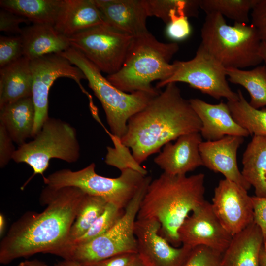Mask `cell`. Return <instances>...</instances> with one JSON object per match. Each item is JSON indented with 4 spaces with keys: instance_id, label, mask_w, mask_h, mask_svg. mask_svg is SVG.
Returning <instances> with one entry per match:
<instances>
[{
    "instance_id": "obj_27",
    "label": "cell",
    "mask_w": 266,
    "mask_h": 266,
    "mask_svg": "<svg viewBox=\"0 0 266 266\" xmlns=\"http://www.w3.org/2000/svg\"><path fill=\"white\" fill-rule=\"evenodd\" d=\"M228 80L243 87L250 96V105L255 109L266 107V65L251 70L227 68Z\"/></svg>"
},
{
    "instance_id": "obj_25",
    "label": "cell",
    "mask_w": 266,
    "mask_h": 266,
    "mask_svg": "<svg viewBox=\"0 0 266 266\" xmlns=\"http://www.w3.org/2000/svg\"><path fill=\"white\" fill-rule=\"evenodd\" d=\"M241 171L254 188L255 196L266 197V135H253L243 154Z\"/></svg>"
},
{
    "instance_id": "obj_5",
    "label": "cell",
    "mask_w": 266,
    "mask_h": 266,
    "mask_svg": "<svg viewBox=\"0 0 266 266\" xmlns=\"http://www.w3.org/2000/svg\"><path fill=\"white\" fill-rule=\"evenodd\" d=\"M200 44L225 67L243 69L259 66L262 40L252 24L228 25L218 13L206 14Z\"/></svg>"
},
{
    "instance_id": "obj_11",
    "label": "cell",
    "mask_w": 266,
    "mask_h": 266,
    "mask_svg": "<svg viewBox=\"0 0 266 266\" xmlns=\"http://www.w3.org/2000/svg\"><path fill=\"white\" fill-rule=\"evenodd\" d=\"M133 38L104 23L83 31L69 39L71 47L80 51L101 72L109 75L120 69Z\"/></svg>"
},
{
    "instance_id": "obj_6",
    "label": "cell",
    "mask_w": 266,
    "mask_h": 266,
    "mask_svg": "<svg viewBox=\"0 0 266 266\" xmlns=\"http://www.w3.org/2000/svg\"><path fill=\"white\" fill-rule=\"evenodd\" d=\"M60 54L82 71L89 87L102 105L111 132L109 134L118 140L125 134L130 118L159 94L123 92L104 77L101 71L78 50L71 46Z\"/></svg>"
},
{
    "instance_id": "obj_36",
    "label": "cell",
    "mask_w": 266,
    "mask_h": 266,
    "mask_svg": "<svg viewBox=\"0 0 266 266\" xmlns=\"http://www.w3.org/2000/svg\"><path fill=\"white\" fill-rule=\"evenodd\" d=\"M188 18L185 16L180 17L166 24V33L168 38L174 42L188 38L191 32Z\"/></svg>"
},
{
    "instance_id": "obj_14",
    "label": "cell",
    "mask_w": 266,
    "mask_h": 266,
    "mask_svg": "<svg viewBox=\"0 0 266 266\" xmlns=\"http://www.w3.org/2000/svg\"><path fill=\"white\" fill-rule=\"evenodd\" d=\"M178 236L181 245L191 248L203 245L222 254L233 238L207 200L186 218L178 230Z\"/></svg>"
},
{
    "instance_id": "obj_46",
    "label": "cell",
    "mask_w": 266,
    "mask_h": 266,
    "mask_svg": "<svg viewBox=\"0 0 266 266\" xmlns=\"http://www.w3.org/2000/svg\"><path fill=\"white\" fill-rule=\"evenodd\" d=\"M260 266H266V253L263 249V246L260 254Z\"/></svg>"
},
{
    "instance_id": "obj_17",
    "label": "cell",
    "mask_w": 266,
    "mask_h": 266,
    "mask_svg": "<svg viewBox=\"0 0 266 266\" xmlns=\"http://www.w3.org/2000/svg\"><path fill=\"white\" fill-rule=\"evenodd\" d=\"M202 141L200 132L183 135L174 144L168 142L165 145L154 161L166 173L186 175L203 166L199 149Z\"/></svg>"
},
{
    "instance_id": "obj_26",
    "label": "cell",
    "mask_w": 266,
    "mask_h": 266,
    "mask_svg": "<svg viewBox=\"0 0 266 266\" xmlns=\"http://www.w3.org/2000/svg\"><path fill=\"white\" fill-rule=\"evenodd\" d=\"M62 2L63 0H1L0 6L33 24L54 26Z\"/></svg>"
},
{
    "instance_id": "obj_24",
    "label": "cell",
    "mask_w": 266,
    "mask_h": 266,
    "mask_svg": "<svg viewBox=\"0 0 266 266\" xmlns=\"http://www.w3.org/2000/svg\"><path fill=\"white\" fill-rule=\"evenodd\" d=\"M32 87L31 61L26 57L0 68V107L32 96Z\"/></svg>"
},
{
    "instance_id": "obj_22",
    "label": "cell",
    "mask_w": 266,
    "mask_h": 266,
    "mask_svg": "<svg viewBox=\"0 0 266 266\" xmlns=\"http://www.w3.org/2000/svg\"><path fill=\"white\" fill-rule=\"evenodd\" d=\"M262 233L254 222L233 236L222 254L225 266H260V254L264 243Z\"/></svg>"
},
{
    "instance_id": "obj_28",
    "label": "cell",
    "mask_w": 266,
    "mask_h": 266,
    "mask_svg": "<svg viewBox=\"0 0 266 266\" xmlns=\"http://www.w3.org/2000/svg\"><path fill=\"white\" fill-rule=\"evenodd\" d=\"M237 92L238 100L227 102L234 120L252 136L266 135V108L252 107L242 91L238 89Z\"/></svg>"
},
{
    "instance_id": "obj_9",
    "label": "cell",
    "mask_w": 266,
    "mask_h": 266,
    "mask_svg": "<svg viewBox=\"0 0 266 266\" xmlns=\"http://www.w3.org/2000/svg\"><path fill=\"white\" fill-rule=\"evenodd\" d=\"M121 171L116 178L104 177L96 172L95 164L92 163L77 171L69 169L56 171L43 176V179L50 187H75L87 194L102 197L108 202L125 208L146 175L132 168Z\"/></svg>"
},
{
    "instance_id": "obj_8",
    "label": "cell",
    "mask_w": 266,
    "mask_h": 266,
    "mask_svg": "<svg viewBox=\"0 0 266 266\" xmlns=\"http://www.w3.org/2000/svg\"><path fill=\"white\" fill-rule=\"evenodd\" d=\"M33 138V140L19 146L12 157L16 163L28 165L33 171L22 188L35 175L43 176L52 159L71 163L77 162L80 157L75 129L59 119L49 117Z\"/></svg>"
},
{
    "instance_id": "obj_31",
    "label": "cell",
    "mask_w": 266,
    "mask_h": 266,
    "mask_svg": "<svg viewBox=\"0 0 266 266\" xmlns=\"http://www.w3.org/2000/svg\"><path fill=\"white\" fill-rule=\"evenodd\" d=\"M257 0H200V9L206 14L216 12L234 22L248 24Z\"/></svg>"
},
{
    "instance_id": "obj_40",
    "label": "cell",
    "mask_w": 266,
    "mask_h": 266,
    "mask_svg": "<svg viewBox=\"0 0 266 266\" xmlns=\"http://www.w3.org/2000/svg\"><path fill=\"white\" fill-rule=\"evenodd\" d=\"M137 254L133 253L118 254L88 266H127L136 257Z\"/></svg>"
},
{
    "instance_id": "obj_4",
    "label": "cell",
    "mask_w": 266,
    "mask_h": 266,
    "mask_svg": "<svg viewBox=\"0 0 266 266\" xmlns=\"http://www.w3.org/2000/svg\"><path fill=\"white\" fill-rule=\"evenodd\" d=\"M179 49L177 42H161L150 32L133 37L120 69L106 78L126 93L157 95L161 91L153 87L152 82L163 83L173 75L176 65L170 62Z\"/></svg>"
},
{
    "instance_id": "obj_30",
    "label": "cell",
    "mask_w": 266,
    "mask_h": 266,
    "mask_svg": "<svg viewBox=\"0 0 266 266\" xmlns=\"http://www.w3.org/2000/svg\"><path fill=\"white\" fill-rule=\"evenodd\" d=\"M108 203L102 197L86 194L81 202L65 246L86 233L104 211Z\"/></svg>"
},
{
    "instance_id": "obj_2",
    "label": "cell",
    "mask_w": 266,
    "mask_h": 266,
    "mask_svg": "<svg viewBox=\"0 0 266 266\" xmlns=\"http://www.w3.org/2000/svg\"><path fill=\"white\" fill-rule=\"evenodd\" d=\"M201 126L189 100L183 97L176 83H170L130 118L120 142L132 150L133 158L140 165L167 143L200 132Z\"/></svg>"
},
{
    "instance_id": "obj_18",
    "label": "cell",
    "mask_w": 266,
    "mask_h": 266,
    "mask_svg": "<svg viewBox=\"0 0 266 266\" xmlns=\"http://www.w3.org/2000/svg\"><path fill=\"white\" fill-rule=\"evenodd\" d=\"M104 22L133 37L148 32L144 0H94Z\"/></svg>"
},
{
    "instance_id": "obj_32",
    "label": "cell",
    "mask_w": 266,
    "mask_h": 266,
    "mask_svg": "<svg viewBox=\"0 0 266 266\" xmlns=\"http://www.w3.org/2000/svg\"><path fill=\"white\" fill-rule=\"evenodd\" d=\"M125 208L108 202L102 213L96 220L89 229L81 237L66 245L58 254L65 249L87 243L102 235L109 230L122 216Z\"/></svg>"
},
{
    "instance_id": "obj_13",
    "label": "cell",
    "mask_w": 266,
    "mask_h": 266,
    "mask_svg": "<svg viewBox=\"0 0 266 266\" xmlns=\"http://www.w3.org/2000/svg\"><path fill=\"white\" fill-rule=\"evenodd\" d=\"M238 184L224 178L214 189L211 205L224 228L233 236L254 222L251 196Z\"/></svg>"
},
{
    "instance_id": "obj_41",
    "label": "cell",
    "mask_w": 266,
    "mask_h": 266,
    "mask_svg": "<svg viewBox=\"0 0 266 266\" xmlns=\"http://www.w3.org/2000/svg\"><path fill=\"white\" fill-rule=\"evenodd\" d=\"M17 266H49L44 262L37 259L25 260L21 262Z\"/></svg>"
},
{
    "instance_id": "obj_3",
    "label": "cell",
    "mask_w": 266,
    "mask_h": 266,
    "mask_svg": "<svg viewBox=\"0 0 266 266\" xmlns=\"http://www.w3.org/2000/svg\"><path fill=\"white\" fill-rule=\"evenodd\" d=\"M205 175H173L163 172L152 180L141 202L136 219H154L160 233L172 246L180 247L178 230L189 214L206 201Z\"/></svg>"
},
{
    "instance_id": "obj_35",
    "label": "cell",
    "mask_w": 266,
    "mask_h": 266,
    "mask_svg": "<svg viewBox=\"0 0 266 266\" xmlns=\"http://www.w3.org/2000/svg\"><path fill=\"white\" fill-rule=\"evenodd\" d=\"M26 18L17 15L9 10L1 8L0 10V31L12 35H20L22 29V23L29 24Z\"/></svg>"
},
{
    "instance_id": "obj_1",
    "label": "cell",
    "mask_w": 266,
    "mask_h": 266,
    "mask_svg": "<svg viewBox=\"0 0 266 266\" xmlns=\"http://www.w3.org/2000/svg\"><path fill=\"white\" fill-rule=\"evenodd\" d=\"M86 193L75 187L46 186L40 201L41 212L28 211L12 223L0 243V263L39 253L55 255L68 241L71 227Z\"/></svg>"
},
{
    "instance_id": "obj_33",
    "label": "cell",
    "mask_w": 266,
    "mask_h": 266,
    "mask_svg": "<svg viewBox=\"0 0 266 266\" xmlns=\"http://www.w3.org/2000/svg\"><path fill=\"white\" fill-rule=\"evenodd\" d=\"M182 266H225L222 254L203 245L195 247L191 251Z\"/></svg>"
},
{
    "instance_id": "obj_37",
    "label": "cell",
    "mask_w": 266,
    "mask_h": 266,
    "mask_svg": "<svg viewBox=\"0 0 266 266\" xmlns=\"http://www.w3.org/2000/svg\"><path fill=\"white\" fill-rule=\"evenodd\" d=\"M250 17L251 24L257 29L262 41L266 42V0H257Z\"/></svg>"
},
{
    "instance_id": "obj_10",
    "label": "cell",
    "mask_w": 266,
    "mask_h": 266,
    "mask_svg": "<svg viewBox=\"0 0 266 266\" xmlns=\"http://www.w3.org/2000/svg\"><path fill=\"white\" fill-rule=\"evenodd\" d=\"M173 63L176 69L173 75L165 82L157 83L156 88L160 89L170 83L184 82L217 100L222 98L228 101L238 100L237 92L229 85L226 68L201 44L193 59Z\"/></svg>"
},
{
    "instance_id": "obj_34",
    "label": "cell",
    "mask_w": 266,
    "mask_h": 266,
    "mask_svg": "<svg viewBox=\"0 0 266 266\" xmlns=\"http://www.w3.org/2000/svg\"><path fill=\"white\" fill-rule=\"evenodd\" d=\"M23 54L20 35H0V68L22 57Z\"/></svg>"
},
{
    "instance_id": "obj_19",
    "label": "cell",
    "mask_w": 266,
    "mask_h": 266,
    "mask_svg": "<svg viewBox=\"0 0 266 266\" xmlns=\"http://www.w3.org/2000/svg\"><path fill=\"white\" fill-rule=\"evenodd\" d=\"M189 101L201 122L200 133L206 141H215L226 136L250 135L234 120L227 103L211 104L198 98L191 99Z\"/></svg>"
},
{
    "instance_id": "obj_44",
    "label": "cell",
    "mask_w": 266,
    "mask_h": 266,
    "mask_svg": "<svg viewBox=\"0 0 266 266\" xmlns=\"http://www.w3.org/2000/svg\"><path fill=\"white\" fill-rule=\"evenodd\" d=\"M6 226V220L4 216L0 213V235L2 236L4 233Z\"/></svg>"
},
{
    "instance_id": "obj_45",
    "label": "cell",
    "mask_w": 266,
    "mask_h": 266,
    "mask_svg": "<svg viewBox=\"0 0 266 266\" xmlns=\"http://www.w3.org/2000/svg\"><path fill=\"white\" fill-rule=\"evenodd\" d=\"M127 266H146L138 255Z\"/></svg>"
},
{
    "instance_id": "obj_7",
    "label": "cell",
    "mask_w": 266,
    "mask_h": 266,
    "mask_svg": "<svg viewBox=\"0 0 266 266\" xmlns=\"http://www.w3.org/2000/svg\"><path fill=\"white\" fill-rule=\"evenodd\" d=\"M151 181L150 176L145 177L125 207L122 216L109 230L87 243L65 249L59 256L88 266L118 254L137 253L134 225L141 202Z\"/></svg>"
},
{
    "instance_id": "obj_16",
    "label": "cell",
    "mask_w": 266,
    "mask_h": 266,
    "mask_svg": "<svg viewBox=\"0 0 266 266\" xmlns=\"http://www.w3.org/2000/svg\"><path fill=\"white\" fill-rule=\"evenodd\" d=\"M244 141L243 137L226 136L215 141H202L199 149L203 166L248 190L251 186L243 177L237 161V150Z\"/></svg>"
},
{
    "instance_id": "obj_43",
    "label": "cell",
    "mask_w": 266,
    "mask_h": 266,
    "mask_svg": "<svg viewBox=\"0 0 266 266\" xmlns=\"http://www.w3.org/2000/svg\"><path fill=\"white\" fill-rule=\"evenodd\" d=\"M260 55L266 64V42L262 41L260 48Z\"/></svg>"
},
{
    "instance_id": "obj_38",
    "label": "cell",
    "mask_w": 266,
    "mask_h": 266,
    "mask_svg": "<svg viewBox=\"0 0 266 266\" xmlns=\"http://www.w3.org/2000/svg\"><path fill=\"white\" fill-rule=\"evenodd\" d=\"M13 140L4 126L0 123V167L3 168L11 159L16 150Z\"/></svg>"
},
{
    "instance_id": "obj_21",
    "label": "cell",
    "mask_w": 266,
    "mask_h": 266,
    "mask_svg": "<svg viewBox=\"0 0 266 266\" xmlns=\"http://www.w3.org/2000/svg\"><path fill=\"white\" fill-rule=\"evenodd\" d=\"M104 23L102 15L94 0H63L54 27L69 38Z\"/></svg>"
},
{
    "instance_id": "obj_42",
    "label": "cell",
    "mask_w": 266,
    "mask_h": 266,
    "mask_svg": "<svg viewBox=\"0 0 266 266\" xmlns=\"http://www.w3.org/2000/svg\"><path fill=\"white\" fill-rule=\"evenodd\" d=\"M54 266H84L72 260H64L63 261L57 262Z\"/></svg>"
},
{
    "instance_id": "obj_23",
    "label": "cell",
    "mask_w": 266,
    "mask_h": 266,
    "mask_svg": "<svg viewBox=\"0 0 266 266\" xmlns=\"http://www.w3.org/2000/svg\"><path fill=\"white\" fill-rule=\"evenodd\" d=\"M35 111L32 96L25 97L0 107V123L19 146L33 136Z\"/></svg>"
},
{
    "instance_id": "obj_15",
    "label": "cell",
    "mask_w": 266,
    "mask_h": 266,
    "mask_svg": "<svg viewBox=\"0 0 266 266\" xmlns=\"http://www.w3.org/2000/svg\"><path fill=\"white\" fill-rule=\"evenodd\" d=\"M161 227L154 219H136L134 234L138 256L146 266H182L192 248L172 246L160 234Z\"/></svg>"
},
{
    "instance_id": "obj_12",
    "label": "cell",
    "mask_w": 266,
    "mask_h": 266,
    "mask_svg": "<svg viewBox=\"0 0 266 266\" xmlns=\"http://www.w3.org/2000/svg\"><path fill=\"white\" fill-rule=\"evenodd\" d=\"M33 75L32 98L35 111L33 132L34 137L40 131L48 116V96L50 87L60 77L74 80L86 94L81 84L86 79L82 71L60 53H53L31 61ZM90 95L89 94H88Z\"/></svg>"
},
{
    "instance_id": "obj_29",
    "label": "cell",
    "mask_w": 266,
    "mask_h": 266,
    "mask_svg": "<svg viewBox=\"0 0 266 266\" xmlns=\"http://www.w3.org/2000/svg\"><path fill=\"white\" fill-rule=\"evenodd\" d=\"M148 16L161 19L166 25L185 16L197 17L200 0H144Z\"/></svg>"
},
{
    "instance_id": "obj_20",
    "label": "cell",
    "mask_w": 266,
    "mask_h": 266,
    "mask_svg": "<svg viewBox=\"0 0 266 266\" xmlns=\"http://www.w3.org/2000/svg\"><path fill=\"white\" fill-rule=\"evenodd\" d=\"M20 35L23 56L30 61L50 54L61 53L71 47L69 38L51 24H33L22 28Z\"/></svg>"
},
{
    "instance_id": "obj_39",
    "label": "cell",
    "mask_w": 266,
    "mask_h": 266,
    "mask_svg": "<svg viewBox=\"0 0 266 266\" xmlns=\"http://www.w3.org/2000/svg\"><path fill=\"white\" fill-rule=\"evenodd\" d=\"M253 211L254 222L260 228L264 237L266 239V197H251Z\"/></svg>"
}]
</instances>
